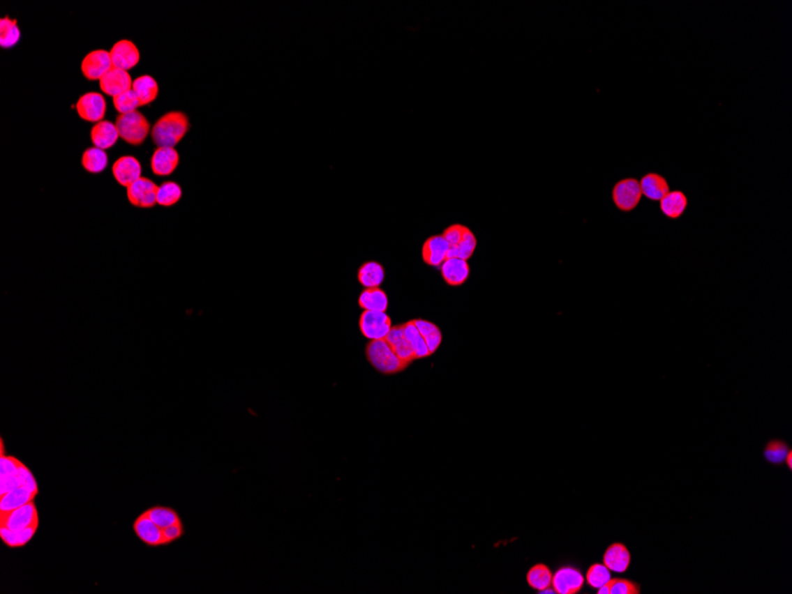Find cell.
<instances>
[{
    "label": "cell",
    "mask_w": 792,
    "mask_h": 594,
    "mask_svg": "<svg viewBox=\"0 0 792 594\" xmlns=\"http://www.w3.org/2000/svg\"><path fill=\"white\" fill-rule=\"evenodd\" d=\"M189 118L183 112H169L159 118L151 130L158 147H174L189 131Z\"/></svg>",
    "instance_id": "6da1fadb"
},
{
    "label": "cell",
    "mask_w": 792,
    "mask_h": 594,
    "mask_svg": "<svg viewBox=\"0 0 792 594\" xmlns=\"http://www.w3.org/2000/svg\"><path fill=\"white\" fill-rule=\"evenodd\" d=\"M366 357L373 368L383 375H394L408 368V365L400 360L386 338L369 342L366 346Z\"/></svg>",
    "instance_id": "7a4b0ae2"
},
{
    "label": "cell",
    "mask_w": 792,
    "mask_h": 594,
    "mask_svg": "<svg viewBox=\"0 0 792 594\" xmlns=\"http://www.w3.org/2000/svg\"><path fill=\"white\" fill-rule=\"evenodd\" d=\"M115 126L118 128L120 138L132 146H140L150 133V123L145 115L139 111L117 116Z\"/></svg>",
    "instance_id": "3957f363"
},
{
    "label": "cell",
    "mask_w": 792,
    "mask_h": 594,
    "mask_svg": "<svg viewBox=\"0 0 792 594\" xmlns=\"http://www.w3.org/2000/svg\"><path fill=\"white\" fill-rule=\"evenodd\" d=\"M359 325L363 336L369 341L384 340L393 328L391 317L386 312L366 310H363Z\"/></svg>",
    "instance_id": "277c9868"
},
{
    "label": "cell",
    "mask_w": 792,
    "mask_h": 594,
    "mask_svg": "<svg viewBox=\"0 0 792 594\" xmlns=\"http://www.w3.org/2000/svg\"><path fill=\"white\" fill-rule=\"evenodd\" d=\"M612 198L619 211L625 213L634 211L636 206H638L639 201L642 198V190L638 181L635 178H627L617 183L612 190Z\"/></svg>",
    "instance_id": "5b68a950"
},
{
    "label": "cell",
    "mask_w": 792,
    "mask_h": 594,
    "mask_svg": "<svg viewBox=\"0 0 792 594\" xmlns=\"http://www.w3.org/2000/svg\"><path fill=\"white\" fill-rule=\"evenodd\" d=\"M38 524V511L33 501L17 508L8 514L0 515V527L8 528L11 531H23L25 528Z\"/></svg>",
    "instance_id": "8992f818"
},
{
    "label": "cell",
    "mask_w": 792,
    "mask_h": 594,
    "mask_svg": "<svg viewBox=\"0 0 792 594\" xmlns=\"http://www.w3.org/2000/svg\"><path fill=\"white\" fill-rule=\"evenodd\" d=\"M158 188L151 179L142 177L127 188V198L132 206L152 208L157 204Z\"/></svg>",
    "instance_id": "52a82bcc"
},
{
    "label": "cell",
    "mask_w": 792,
    "mask_h": 594,
    "mask_svg": "<svg viewBox=\"0 0 792 594\" xmlns=\"http://www.w3.org/2000/svg\"><path fill=\"white\" fill-rule=\"evenodd\" d=\"M585 578L574 567H561L553 574L552 586L558 594H576L583 590Z\"/></svg>",
    "instance_id": "ba28073f"
},
{
    "label": "cell",
    "mask_w": 792,
    "mask_h": 594,
    "mask_svg": "<svg viewBox=\"0 0 792 594\" xmlns=\"http://www.w3.org/2000/svg\"><path fill=\"white\" fill-rule=\"evenodd\" d=\"M106 100L99 93H87L76 103L80 118L89 123L103 121L106 114Z\"/></svg>",
    "instance_id": "9c48e42d"
},
{
    "label": "cell",
    "mask_w": 792,
    "mask_h": 594,
    "mask_svg": "<svg viewBox=\"0 0 792 594\" xmlns=\"http://www.w3.org/2000/svg\"><path fill=\"white\" fill-rule=\"evenodd\" d=\"M113 68L111 54L106 50H94L83 59L81 70L86 79L96 81L101 79L108 70Z\"/></svg>",
    "instance_id": "30bf717a"
},
{
    "label": "cell",
    "mask_w": 792,
    "mask_h": 594,
    "mask_svg": "<svg viewBox=\"0 0 792 594\" xmlns=\"http://www.w3.org/2000/svg\"><path fill=\"white\" fill-rule=\"evenodd\" d=\"M110 54H111L113 67L125 70V72L135 67L140 61V52H139L138 48L135 47L133 42L128 40H121L117 42L112 47Z\"/></svg>",
    "instance_id": "8fae6325"
},
{
    "label": "cell",
    "mask_w": 792,
    "mask_h": 594,
    "mask_svg": "<svg viewBox=\"0 0 792 594\" xmlns=\"http://www.w3.org/2000/svg\"><path fill=\"white\" fill-rule=\"evenodd\" d=\"M449 245L442 235H433L422 245V260L426 265L440 268L442 262L449 257Z\"/></svg>",
    "instance_id": "7c38bea8"
},
{
    "label": "cell",
    "mask_w": 792,
    "mask_h": 594,
    "mask_svg": "<svg viewBox=\"0 0 792 594\" xmlns=\"http://www.w3.org/2000/svg\"><path fill=\"white\" fill-rule=\"evenodd\" d=\"M133 86V81L130 77L128 72L118 69V68H112L111 70L105 74V75L100 79V88L101 91L107 94V96H120L124 91L132 89Z\"/></svg>",
    "instance_id": "4fadbf2b"
},
{
    "label": "cell",
    "mask_w": 792,
    "mask_h": 594,
    "mask_svg": "<svg viewBox=\"0 0 792 594\" xmlns=\"http://www.w3.org/2000/svg\"><path fill=\"white\" fill-rule=\"evenodd\" d=\"M114 178L120 185L128 186L142 178V165L138 159L132 155H124L113 164L112 167Z\"/></svg>",
    "instance_id": "5bb4252c"
},
{
    "label": "cell",
    "mask_w": 792,
    "mask_h": 594,
    "mask_svg": "<svg viewBox=\"0 0 792 594\" xmlns=\"http://www.w3.org/2000/svg\"><path fill=\"white\" fill-rule=\"evenodd\" d=\"M440 274L449 286H461L469 279L470 265L466 260L459 258H447L440 266Z\"/></svg>",
    "instance_id": "9a60e30c"
},
{
    "label": "cell",
    "mask_w": 792,
    "mask_h": 594,
    "mask_svg": "<svg viewBox=\"0 0 792 594\" xmlns=\"http://www.w3.org/2000/svg\"><path fill=\"white\" fill-rule=\"evenodd\" d=\"M179 165V155L174 147H157L151 158V169L157 176H170Z\"/></svg>",
    "instance_id": "2e32d148"
},
{
    "label": "cell",
    "mask_w": 792,
    "mask_h": 594,
    "mask_svg": "<svg viewBox=\"0 0 792 594\" xmlns=\"http://www.w3.org/2000/svg\"><path fill=\"white\" fill-rule=\"evenodd\" d=\"M133 531L138 539L147 546H164L162 528L158 527L145 512L134 521Z\"/></svg>",
    "instance_id": "e0dca14e"
},
{
    "label": "cell",
    "mask_w": 792,
    "mask_h": 594,
    "mask_svg": "<svg viewBox=\"0 0 792 594\" xmlns=\"http://www.w3.org/2000/svg\"><path fill=\"white\" fill-rule=\"evenodd\" d=\"M603 563L615 573H625L631 563V553L622 542H615L607 547L603 555Z\"/></svg>",
    "instance_id": "ac0fdd59"
},
{
    "label": "cell",
    "mask_w": 792,
    "mask_h": 594,
    "mask_svg": "<svg viewBox=\"0 0 792 594\" xmlns=\"http://www.w3.org/2000/svg\"><path fill=\"white\" fill-rule=\"evenodd\" d=\"M386 341L389 343L394 353L400 357V360H403L406 365H410L415 360L413 350L410 348V343L407 342L403 333V324L393 326L389 333L387 335Z\"/></svg>",
    "instance_id": "d6986e66"
},
{
    "label": "cell",
    "mask_w": 792,
    "mask_h": 594,
    "mask_svg": "<svg viewBox=\"0 0 792 594\" xmlns=\"http://www.w3.org/2000/svg\"><path fill=\"white\" fill-rule=\"evenodd\" d=\"M120 138L118 128L110 121H100L96 123L91 131V143L95 147L106 150L113 146L117 140Z\"/></svg>",
    "instance_id": "ffe728a7"
},
{
    "label": "cell",
    "mask_w": 792,
    "mask_h": 594,
    "mask_svg": "<svg viewBox=\"0 0 792 594\" xmlns=\"http://www.w3.org/2000/svg\"><path fill=\"white\" fill-rule=\"evenodd\" d=\"M386 277L383 266L378 261H367L362 264L357 271V279L364 289H376L382 285Z\"/></svg>",
    "instance_id": "44dd1931"
},
{
    "label": "cell",
    "mask_w": 792,
    "mask_h": 594,
    "mask_svg": "<svg viewBox=\"0 0 792 594\" xmlns=\"http://www.w3.org/2000/svg\"><path fill=\"white\" fill-rule=\"evenodd\" d=\"M359 307H362L366 311L386 312L388 306H389V300H388V296H387L386 292L380 287L364 289L359 294Z\"/></svg>",
    "instance_id": "7402d4cb"
},
{
    "label": "cell",
    "mask_w": 792,
    "mask_h": 594,
    "mask_svg": "<svg viewBox=\"0 0 792 594\" xmlns=\"http://www.w3.org/2000/svg\"><path fill=\"white\" fill-rule=\"evenodd\" d=\"M639 185H641L642 195H644L649 199H652V201H661L669 192V185H668L666 178L657 174H649L644 176L642 181L639 182Z\"/></svg>",
    "instance_id": "603a6c76"
},
{
    "label": "cell",
    "mask_w": 792,
    "mask_h": 594,
    "mask_svg": "<svg viewBox=\"0 0 792 594\" xmlns=\"http://www.w3.org/2000/svg\"><path fill=\"white\" fill-rule=\"evenodd\" d=\"M0 497H1L0 498V515H3V514H8L10 511L15 510L17 508L23 507L24 504L32 502L36 496L32 492H29L28 489L20 487L5 494V495L0 496Z\"/></svg>",
    "instance_id": "cb8c5ba5"
},
{
    "label": "cell",
    "mask_w": 792,
    "mask_h": 594,
    "mask_svg": "<svg viewBox=\"0 0 792 594\" xmlns=\"http://www.w3.org/2000/svg\"><path fill=\"white\" fill-rule=\"evenodd\" d=\"M132 89L138 96L140 107L154 102L159 93L157 81L150 75L139 76L138 79H134Z\"/></svg>",
    "instance_id": "d4e9b609"
},
{
    "label": "cell",
    "mask_w": 792,
    "mask_h": 594,
    "mask_svg": "<svg viewBox=\"0 0 792 594\" xmlns=\"http://www.w3.org/2000/svg\"><path fill=\"white\" fill-rule=\"evenodd\" d=\"M403 333H405L407 342L410 343V348L413 350L415 360H421V358L430 357L432 355L430 353V349L426 344L425 340L422 338L421 333H419L414 319L403 324Z\"/></svg>",
    "instance_id": "484cf974"
},
{
    "label": "cell",
    "mask_w": 792,
    "mask_h": 594,
    "mask_svg": "<svg viewBox=\"0 0 792 594\" xmlns=\"http://www.w3.org/2000/svg\"><path fill=\"white\" fill-rule=\"evenodd\" d=\"M688 199L681 191H671L661 199L659 206L663 214L670 218H678L686 211Z\"/></svg>",
    "instance_id": "4316f807"
},
{
    "label": "cell",
    "mask_w": 792,
    "mask_h": 594,
    "mask_svg": "<svg viewBox=\"0 0 792 594\" xmlns=\"http://www.w3.org/2000/svg\"><path fill=\"white\" fill-rule=\"evenodd\" d=\"M38 529V524L31 526V527L25 528L23 531H15L8 528L0 527V538L4 541L6 546L10 548H20V547L25 546L31 541L32 538L35 536L36 531Z\"/></svg>",
    "instance_id": "83f0119b"
},
{
    "label": "cell",
    "mask_w": 792,
    "mask_h": 594,
    "mask_svg": "<svg viewBox=\"0 0 792 594\" xmlns=\"http://www.w3.org/2000/svg\"><path fill=\"white\" fill-rule=\"evenodd\" d=\"M552 570L544 563H536L527 573L529 586L539 592L552 586Z\"/></svg>",
    "instance_id": "f1b7e54d"
},
{
    "label": "cell",
    "mask_w": 792,
    "mask_h": 594,
    "mask_svg": "<svg viewBox=\"0 0 792 594\" xmlns=\"http://www.w3.org/2000/svg\"><path fill=\"white\" fill-rule=\"evenodd\" d=\"M418 328L419 333H421L422 338L425 340L426 344L430 349V353L433 355L437 351L442 342V333L438 328L437 324L425 319H414Z\"/></svg>",
    "instance_id": "f546056e"
},
{
    "label": "cell",
    "mask_w": 792,
    "mask_h": 594,
    "mask_svg": "<svg viewBox=\"0 0 792 594\" xmlns=\"http://www.w3.org/2000/svg\"><path fill=\"white\" fill-rule=\"evenodd\" d=\"M108 157L105 150L98 147H91L84 151L82 155V167L91 174H100L107 167Z\"/></svg>",
    "instance_id": "4dcf8cb0"
},
{
    "label": "cell",
    "mask_w": 792,
    "mask_h": 594,
    "mask_svg": "<svg viewBox=\"0 0 792 594\" xmlns=\"http://www.w3.org/2000/svg\"><path fill=\"white\" fill-rule=\"evenodd\" d=\"M476 247H477L476 235L473 234L472 230L470 229L469 227H466L464 235L457 246L449 248L447 258H459L468 261L470 258H472Z\"/></svg>",
    "instance_id": "1f68e13d"
},
{
    "label": "cell",
    "mask_w": 792,
    "mask_h": 594,
    "mask_svg": "<svg viewBox=\"0 0 792 594\" xmlns=\"http://www.w3.org/2000/svg\"><path fill=\"white\" fill-rule=\"evenodd\" d=\"M145 514L162 529L172 526L174 523L181 522L176 510L171 508L154 507L146 511Z\"/></svg>",
    "instance_id": "d6a6232c"
},
{
    "label": "cell",
    "mask_w": 792,
    "mask_h": 594,
    "mask_svg": "<svg viewBox=\"0 0 792 594\" xmlns=\"http://www.w3.org/2000/svg\"><path fill=\"white\" fill-rule=\"evenodd\" d=\"M181 186L177 183L165 182L158 188L157 204L162 206H172L179 202L181 198Z\"/></svg>",
    "instance_id": "836d02e7"
},
{
    "label": "cell",
    "mask_w": 792,
    "mask_h": 594,
    "mask_svg": "<svg viewBox=\"0 0 792 594\" xmlns=\"http://www.w3.org/2000/svg\"><path fill=\"white\" fill-rule=\"evenodd\" d=\"M789 450H790V446L785 443L784 440L771 439L768 444L765 445L764 458L770 464L781 465V464L784 463L785 457L788 455Z\"/></svg>",
    "instance_id": "e575fe53"
},
{
    "label": "cell",
    "mask_w": 792,
    "mask_h": 594,
    "mask_svg": "<svg viewBox=\"0 0 792 594\" xmlns=\"http://www.w3.org/2000/svg\"><path fill=\"white\" fill-rule=\"evenodd\" d=\"M0 45L3 48L15 47L20 38V31L17 20H11L8 17L0 20Z\"/></svg>",
    "instance_id": "d590c367"
},
{
    "label": "cell",
    "mask_w": 792,
    "mask_h": 594,
    "mask_svg": "<svg viewBox=\"0 0 792 594\" xmlns=\"http://www.w3.org/2000/svg\"><path fill=\"white\" fill-rule=\"evenodd\" d=\"M611 580V570L604 563H593L586 573V582L592 588H600Z\"/></svg>",
    "instance_id": "8d00e7d4"
},
{
    "label": "cell",
    "mask_w": 792,
    "mask_h": 594,
    "mask_svg": "<svg viewBox=\"0 0 792 594\" xmlns=\"http://www.w3.org/2000/svg\"><path fill=\"white\" fill-rule=\"evenodd\" d=\"M113 105L120 114H127L137 111V108L140 107V101L135 91L133 89H128L121 93L120 96L113 98Z\"/></svg>",
    "instance_id": "74e56055"
},
{
    "label": "cell",
    "mask_w": 792,
    "mask_h": 594,
    "mask_svg": "<svg viewBox=\"0 0 792 594\" xmlns=\"http://www.w3.org/2000/svg\"><path fill=\"white\" fill-rule=\"evenodd\" d=\"M641 591L642 588L638 582L629 579L611 578L610 594H639Z\"/></svg>",
    "instance_id": "f35d334b"
},
{
    "label": "cell",
    "mask_w": 792,
    "mask_h": 594,
    "mask_svg": "<svg viewBox=\"0 0 792 594\" xmlns=\"http://www.w3.org/2000/svg\"><path fill=\"white\" fill-rule=\"evenodd\" d=\"M20 465H22V462L15 457L1 455L0 456V468H1L0 477L4 478V477H13V475H18Z\"/></svg>",
    "instance_id": "ab89813d"
},
{
    "label": "cell",
    "mask_w": 792,
    "mask_h": 594,
    "mask_svg": "<svg viewBox=\"0 0 792 594\" xmlns=\"http://www.w3.org/2000/svg\"><path fill=\"white\" fill-rule=\"evenodd\" d=\"M17 475L20 478V487L28 489L29 492H32L35 496L38 495V484L36 482V478L30 471V469L25 464L22 463Z\"/></svg>",
    "instance_id": "60d3db41"
},
{
    "label": "cell",
    "mask_w": 792,
    "mask_h": 594,
    "mask_svg": "<svg viewBox=\"0 0 792 594\" xmlns=\"http://www.w3.org/2000/svg\"><path fill=\"white\" fill-rule=\"evenodd\" d=\"M466 226L456 223L452 226L447 227L444 231H442V236L445 238L446 241L449 242V248L457 246L459 241H461L464 231H465Z\"/></svg>",
    "instance_id": "b9f144b4"
},
{
    "label": "cell",
    "mask_w": 792,
    "mask_h": 594,
    "mask_svg": "<svg viewBox=\"0 0 792 594\" xmlns=\"http://www.w3.org/2000/svg\"><path fill=\"white\" fill-rule=\"evenodd\" d=\"M183 534H184V528H183L181 522L174 523L172 526L164 528L163 529L164 544H169V543L177 541L178 539H181Z\"/></svg>",
    "instance_id": "7bdbcfd3"
},
{
    "label": "cell",
    "mask_w": 792,
    "mask_h": 594,
    "mask_svg": "<svg viewBox=\"0 0 792 594\" xmlns=\"http://www.w3.org/2000/svg\"><path fill=\"white\" fill-rule=\"evenodd\" d=\"M17 487H20V482L18 475L4 477V478H1V484H0V496L5 495V494H8V492L15 490Z\"/></svg>",
    "instance_id": "ee69618b"
},
{
    "label": "cell",
    "mask_w": 792,
    "mask_h": 594,
    "mask_svg": "<svg viewBox=\"0 0 792 594\" xmlns=\"http://www.w3.org/2000/svg\"><path fill=\"white\" fill-rule=\"evenodd\" d=\"M784 463H786V465H788L789 470H792V450H791V448H790V450H789L788 455H786V457H785Z\"/></svg>",
    "instance_id": "f6af8a7d"
}]
</instances>
